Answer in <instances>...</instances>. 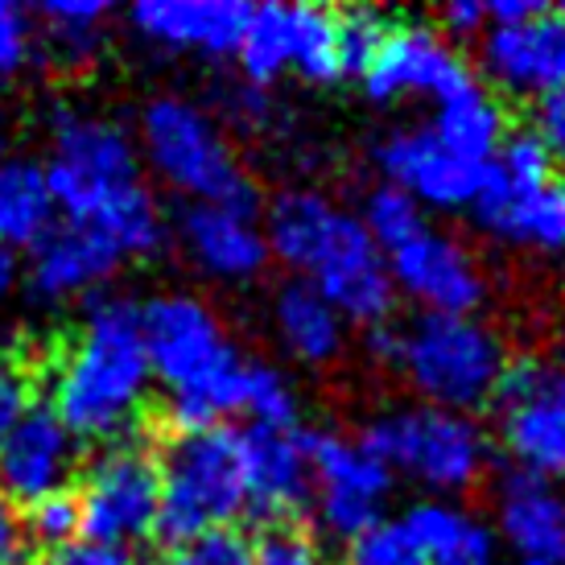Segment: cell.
I'll return each instance as SVG.
<instances>
[{"label": "cell", "mask_w": 565, "mask_h": 565, "mask_svg": "<svg viewBox=\"0 0 565 565\" xmlns=\"http://www.w3.org/2000/svg\"><path fill=\"white\" fill-rule=\"evenodd\" d=\"M46 182L66 223L92 227L120 256L161 252L170 223L141 178V153L116 120L63 108L50 120Z\"/></svg>", "instance_id": "obj_1"}, {"label": "cell", "mask_w": 565, "mask_h": 565, "mask_svg": "<svg viewBox=\"0 0 565 565\" xmlns=\"http://www.w3.org/2000/svg\"><path fill=\"white\" fill-rule=\"evenodd\" d=\"M268 256L298 273V281L343 315V322L384 327L396 310L388 256L363 232L360 215L334 206L318 190H285L273 199L265 220Z\"/></svg>", "instance_id": "obj_2"}, {"label": "cell", "mask_w": 565, "mask_h": 565, "mask_svg": "<svg viewBox=\"0 0 565 565\" xmlns=\"http://www.w3.org/2000/svg\"><path fill=\"white\" fill-rule=\"evenodd\" d=\"M153 388L141 334V306L99 298L50 372V413L79 441H120Z\"/></svg>", "instance_id": "obj_3"}, {"label": "cell", "mask_w": 565, "mask_h": 565, "mask_svg": "<svg viewBox=\"0 0 565 565\" xmlns=\"http://www.w3.org/2000/svg\"><path fill=\"white\" fill-rule=\"evenodd\" d=\"M149 372L166 388V413L178 434L223 425L244 413L248 360L227 339L220 315L194 294H161L141 306Z\"/></svg>", "instance_id": "obj_4"}, {"label": "cell", "mask_w": 565, "mask_h": 565, "mask_svg": "<svg viewBox=\"0 0 565 565\" xmlns=\"http://www.w3.org/2000/svg\"><path fill=\"white\" fill-rule=\"evenodd\" d=\"M372 351L393 360L425 405L475 413L487 405L508 372V347L479 318L422 315L405 330L376 327Z\"/></svg>", "instance_id": "obj_5"}, {"label": "cell", "mask_w": 565, "mask_h": 565, "mask_svg": "<svg viewBox=\"0 0 565 565\" xmlns=\"http://www.w3.org/2000/svg\"><path fill=\"white\" fill-rule=\"evenodd\" d=\"M137 153L161 182L190 203L256 211V186L239 166L227 132L206 108L182 95H158L141 111Z\"/></svg>", "instance_id": "obj_6"}, {"label": "cell", "mask_w": 565, "mask_h": 565, "mask_svg": "<svg viewBox=\"0 0 565 565\" xmlns=\"http://www.w3.org/2000/svg\"><path fill=\"white\" fill-rule=\"evenodd\" d=\"M161 500L158 529L166 545L182 550L211 529H227L248 508L244 503V462H239V429L211 425L173 434L158 458Z\"/></svg>", "instance_id": "obj_7"}, {"label": "cell", "mask_w": 565, "mask_h": 565, "mask_svg": "<svg viewBox=\"0 0 565 565\" xmlns=\"http://www.w3.org/2000/svg\"><path fill=\"white\" fill-rule=\"evenodd\" d=\"M363 450L434 495H462L487 475L491 441L471 413L434 405L388 408L363 425Z\"/></svg>", "instance_id": "obj_8"}, {"label": "cell", "mask_w": 565, "mask_h": 565, "mask_svg": "<svg viewBox=\"0 0 565 565\" xmlns=\"http://www.w3.org/2000/svg\"><path fill=\"white\" fill-rule=\"evenodd\" d=\"M503 455L520 475L562 479L565 475V367L550 360L508 363L495 388Z\"/></svg>", "instance_id": "obj_9"}, {"label": "cell", "mask_w": 565, "mask_h": 565, "mask_svg": "<svg viewBox=\"0 0 565 565\" xmlns=\"http://www.w3.org/2000/svg\"><path fill=\"white\" fill-rule=\"evenodd\" d=\"M75 495H79L83 536L132 550L158 529V458L132 438L108 441L92 458Z\"/></svg>", "instance_id": "obj_10"}, {"label": "cell", "mask_w": 565, "mask_h": 565, "mask_svg": "<svg viewBox=\"0 0 565 565\" xmlns=\"http://www.w3.org/2000/svg\"><path fill=\"white\" fill-rule=\"evenodd\" d=\"M236 63L252 87H265L289 71L310 83H334L343 75L334 13L322 4H256L239 38Z\"/></svg>", "instance_id": "obj_11"}, {"label": "cell", "mask_w": 565, "mask_h": 565, "mask_svg": "<svg viewBox=\"0 0 565 565\" xmlns=\"http://www.w3.org/2000/svg\"><path fill=\"white\" fill-rule=\"evenodd\" d=\"M306 455H310L315 512L322 533L351 545L355 536L384 520V503L393 495V471L372 450H363V441L315 434L306 438Z\"/></svg>", "instance_id": "obj_12"}, {"label": "cell", "mask_w": 565, "mask_h": 565, "mask_svg": "<svg viewBox=\"0 0 565 565\" xmlns=\"http://www.w3.org/2000/svg\"><path fill=\"white\" fill-rule=\"evenodd\" d=\"M363 92L376 104L450 99L471 83V66L434 25H393L376 63L363 71Z\"/></svg>", "instance_id": "obj_13"}, {"label": "cell", "mask_w": 565, "mask_h": 565, "mask_svg": "<svg viewBox=\"0 0 565 565\" xmlns=\"http://www.w3.org/2000/svg\"><path fill=\"white\" fill-rule=\"evenodd\" d=\"M376 166L388 186L405 190L422 211H441V215H455L467 206L475 211L487 178V166L450 153L425 125L388 132L376 145Z\"/></svg>", "instance_id": "obj_14"}, {"label": "cell", "mask_w": 565, "mask_h": 565, "mask_svg": "<svg viewBox=\"0 0 565 565\" xmlns=\"http://www.w3.org/2000/svg\"><path fill=\"white\" fill-rule=\"evenodd\" d=\"M388 277L396 294L413 298L425 315L471 318L487 298V277L467 244L434 227L388 252Z\"/></svg>", "instance_id": "obj_15"}, {"label": "cell", "mask_w": 565, "mask_h": 565, "mask_svg": "<svg viewBox=\"0 0 565 565\" xmlns=\"http://www.w3.org/2000/svg\"><path fill=\"white\" fill-rule=\"evenodd\" d=\"M483 75L503 95L541 99L565 83V17L557 9L520 25H487L479 38Z\"/></svg>", "instance_id": "obj_16"}, {"label": "cell", "mask_w": 565, "mask_h": 565, "mask_svg": "<svg viewBox=\"0 0 565 565\" xmlns=\"http://www.w3.org/2000/svg\"><path fill=\"white\" fill-rule=\"evenodd\" d=\"M239 462H244V512L265 524H285L315 500L310 455L298 429L248 425L239 429Z\"/></svg>", "instance_id": "obj_17"}, {"label": "cell", "mask_w": 565, "mask_h": 565, "mask_svg": "<svg viewBox=\"0 0 565 565\" xmlns=\"http://www.w3.org/2000/svg\"><path fill=\"white\" fill-rule=\"evenodd\" d=\"M252 4L244 0H137L128 9L132 33L158 50L227 58L239 50Z\"/></svg>", "instance_id": "obj_18"}, {"label": "cell", "mask_w": 565, "mask_h": 565, "mask_svg": "<svg viewBox=\"0 0 565 565\" xmlns=\"http://www.w3.org/2000/svg\"><path fill=\"white\" fill-rule=\"evenodd\" d=\"M120 252L108 239L79 227V223H54L46 236L30 248V265L21 268V285L30 289L33 301L42 306H63V301L87 298L120 268Z\"/></svg>", "instance_id": "obj_19"}, {"label": "cell", "mask_w": 565, "mask_h": 565, "mask_svg": "<svg viewBox=\"0 0 565 565\" xmlns=\"http://www.w3.org/2000/svg\"><path fill=\"white\" fill-rule=\"evenodd\" d=\"M178 244L211 281H252L268 265L265 227L256 223V211L239 206L190 203L178 220Z\"/></svg>", "instance_id": "obj_20"}, {"label": "cell", "mask_w": 565, "mask_h": 565, "mask_svg": "<svg viewBox=\"0 0 565 565\" xmlns=\"http://www.w3.org/2000/svg\"><path fill=\"white\" fill-rule=\"evenodd\" d=\"M79 441L46 405H30L13 434L0 441V500L33 503L71 483Z\"/></svg>", "instance_id": "obj_21"}, {"label": "cell", "mask_w": 565, "mask_h": 565, "mask_svg": "<svg viewBox=\"0 0 565 565\" xmlns=\"http://www.w3.org/2000/svg\"><path fill=\"white\" fill-rule=\"evenodd\" d=\"M495 541L516 562L565 565V495L550 479L508 471L495 487Z\"/></svg>", "instance_id": "obj_22"}, {"label": "cell", "mask_w": 565, "mask_h": 565, "mask_svg": "<svg viewBox=\"0 0 565 565\" xmlns=\"http://www.w3.org/2000/svg\"><path fill=\"white\" fill-rule=\"evenodd\" d=\"M273 330L281 339L289 360L306 363V367H322V363L339 360L347 343L343 315L330 306L315 285L285 281L273 298Z\"/></svg>", "instance_id": "obj_23"}, {"label": "cell", "mask_w": 565, "mask_h": 565, "mask_svg": "<svg viewBox=\"0 0 565 565\" xmlns=\"http://www.w3.org/2000/svg\"><path fill=\"white\" fill-rule=\"evenodd\" d=\"M408 536L417 541L425 565H495L500 541L483 520L450 500H422L405 516Z\"/></svg>", "instance_id": "obj_24"}, {"label": "cell", "mask_w": 565, "mask_h": 565, "mask_svg": "<svg viewBox=\"0 0 565 565\" xmlns=\"http://www.w3.org/2000/svg\"><path fill=\"white\" fill-rule=\"evenodd\" d=\"M475 215L491 236L520 248L565 252V178H553L520 199H479Z\"/></svg>", "instance_id": "obj_25"}, {"label": "cell", "mask_w": 565, "mask_h": 565, "mask_svg": "<svg viewBox=\"0 0 565 565\" xmlns=\"http://www.w3.org/2000/svg\"><path fill=\"white\" fill-rule=\"evenodd\" d=\"M425 128L462 161L487 166L503 145V137H508V116H503L500 99L471 79L462 92L441 99L434 108V120Z\"/></svg>", "instance_id": "obj_26"}, {"label": "cell", "mask_w": 565, "mask_h": 565, "mask_svg": "<svg viewBox=\"0 0 565 565\" xmlns=\"http://www.w3.org/2000/svg\"><path fill=\"white\" fill-rule=\"evenodd\" d=\"M54 215L46 166L33 158L0 161V248H33L54 227Z\"/></svg>", "instance_id": "obj_27"}, {"label": "cell", "mask_w": 565, "mask_h": 565, "mask_svg": "<svg viewBox=\"0 0 565 565\" xmlns=\"http://www.w3.org/2000/svg\"><path fill=\"white\" fill-rule=\"evenodd\" d=\"M545 182H553L550 149L536 141L533 132H508L495 158L487 161L479 199H520V194L541 190Z\"/></svg>", "instance_id": "obj_28"}, {"label": "cell", "mask_w": 565, "mask_h": 565, "mask_svg": "<svg viewBox=\"0 0 565 565\" xmlns=\"http://www.w3.org/2000/svg\"><path fill=\"white\" fill-rule=\"evenodd\" d=\"M42 25H46L50 46L63 54L66 63L92 58L99 38H104V21H108V4L99 0H50L38 9Z\"/></svg>", "instance_id": "obj_29"}, {"label": "cell", "mask_w": 565, "mask_h": 565, "mask_svg": "<svg viewBox=\"0 0 565 565\" xmlns=\"http://www.w3.org/2000/svg\"><path fill=\"white\" fill-rule=\"evenodd\" d=\"M360 223H363V232L376 239V248L384 252V256H388V252H396L401 244H408L417 232H425V227H429L422 206L413 203L405 190L388 186V182H384V186H376L367 199H363Z\"/></svg>", "instance_id": "obj_30"}, {"label": "cell", "mask_w": 565, "mask_h": 565, "mask_svg": "<svg viewBox=\"0 0 565 565\" xmlns=\"http://www.w3.org/2000/svg\"><path fill=\"white\" fill-rule=\"evenodd\" d=\"M393 30L388 13L380 9H347V13H334V42H339V71L343 75H355L363 79V71L376 63L384 38Z\"/></svg>", "instance_id": "obj_31"}, {"label": "cell", "mask_w": 565, "mask_h": 565, "mask_svg": "<svg viewBox=\"0 0 565 565\" xmlns=\"http://www.w3.org/2000/svg\"><path fill=\"white\" fill-rule=\"evenodd\" d=\"M244 413L252 417V425L294 429V422H298V393H294V384H289L277 367H268V363H248Z\"/></svg>", "instance_id": "obj_32"}, {"label": "cell", "mask_w": 565, "mask_h": 565, "mask_svg": "<svg viewBox=\"0 0 565 565\" xmlns=\"http://www.w3.org/2000/svg\"><path fill=\"white\" fill-rule=\"evenodd\" d=\"M25 536H33L38 545L46 550H58L66 541L83 536V516H79V495L63 487L54 495H42V500L25 503V520H21Z\"/></svg>", "instance_id": "obj_33"}, {"label": "cell", "mask_w": 565, "mask_h": 565, "mask_svg": "<svg viewBox=\"0 0 565 565\" xmlns=\"http://www.w3.org/2000/svg\"><path fill=\"white\" fill-rule=\"evenodd\" d=\"M347 565H425L417 541L408 536L405 520H380L347 545Z\"/></svg>", "instance_id": "obj_34"}, {"label": "cell", "mask_w": 565, "mask_h": 565, "mask_svg": "<svg viewBox=\"0 0 565 565\" xmlns=\"http://www.w3.org/2000/svg\"><path fill=\"white\" fill-rule=\"evenodd\" d=\"M248 565H330L315 533L298 524H268L265 533L252 541Z\"/></svg>", "instance_id": "obj_35"}, {"label": "cell", "mask_w": 565, "mask_h": 565, "mask_svg": "<svg viewBox=\"0 0 565 565\" xmlns=\"http://www.w3.org/2000/svg\"><path fill=\"white\" fill-rule=\"evenodd\" d=\"M252 562V541L239 533L236 524L227 529H211L199 541H190L173 553L170 565H248Z\"/></svg>", "instance_id": "obj_36"}, {"label": "cell", "mask_w": 565, "mask_h": 565, "mask_svg": "<svg viewBox=\"0 0 565 565\" xmlns=\"http://www.w3.org/2000/svg\"><path fill=\"white\" fill-rule=\"evenodd\" d=\"M33 58V21L30 13L13 4V0H0V79H13L21 75Z\"/></svg>", "instance_id": "obj_37"}, {"label": "cell", "mask_w": 565, "mask_h": 565, "mask_svg": "<svg viewBox=\"0 0 565 565\" xmlns=\"http://www.w3.org/2000/svg\"><path fill=\"white\" fill-rule=\"evenodd\" d=\"M38 565H137V553L125 545H104L92 536H75L58 550H46Z\"/></svg>", "instance_id": "obj_38"}, {"label": "cell", "mask_w": 565, "mask_h": 565, "mask_svg": "<svg viewBox=\"0 0 565 565\" xmlns=\"http://www.w3.org/2000/svg\"><path fill=\"white\" fill-rule=\"evenodd\" d=\"M529 132L550 149L553 166H565V83L557 87V92L536 99L533 128H529Z\"/></svg>", "instance_id": "obj_39"}, {"label": "cell", "mask_w": 565, "mask_h": 565, "mask_svg": "<svg viewBox=\"0 0 565 565\" xmlns=\"http://www.w3.org/2000/svg\"><path fill=\"white\" fill-rule=\"evenodd\" d=\"M30 408V380L13 360L0 355V441L13 434V425L25 417Z\"/></svg>", "instance_id": "obj_40"}, {"label": "cell", "mask_w": 565, "mask_h": 565, "mask_svg": "<svg viewBox=\"0 0 565 565\" xmlns=\"http://www.w3.org/2000/svg\"><path fill=\"white\" fill-rule=\"evenodd\" d=\"M441 38L455 46V42H471L487 33V4L479 0H455L441 9Z\"/></svg>", "instance_id": "obj_41"}, {"label": "cell", "mask_w": 565, "mask_h": 565, "mask_svg": "<svg viewBox=\"0 0 565 565\" xmlns=\"http://www.w3.org/2000/svg\"><path fill=\"white\" fill-rule=\"evenodd\" d=\"M25 557V529L21 516L13 512V503L0 500V565H21Z\"/></svg>", "instance_id": "obj_42"}, {"label": "cell", "mask_w": 565, "mask_h": 565, "mask_svg": "<svg viewBox=\"0 0 565 565\" xmlns=\"http://www.w3.org/2000/svg\"><path fill=\"white\" fill-rule=\"evenodd\" d=\"M536 13H545L541 0H491L487 25H520V21H533Z\"/></svg>", "instance_id": "obj_43"}, {"label": "cell", "mask_w": 565, "mask_h": 565, "mask_svg": "<svg viewBox=\"0 0 565 565\" xmlns=\"http://www.w3.org/2000/svg\"><path fill=\"white\" fill-rule=\"evenodd\" d=\"M21 260H17V252H9V248H0V306L13 298L17 289H21Z\"/></svg>", "instance_id": "obj_44"}, {"label": "cell", "mask_w": 565, "mask_h": 565, "mask_svg": "<svg viewBox=\"0 0 565 565\" xmlns=\"http://www.w3.org/2000/svg\"><path fill=\"white\" fill-rule=\"evenodd\" d=\"M9 158V132H4V125H0V161Z\"/></svg>", "instance_id": "obj_45"}, {"label": "cell", "mask_w": 565, "mask_h": 565, "mask_svg": "<svg viewBox=\"0 0 565 565\" xmlns=\"http://www.w3.org/2000/svg\"><path fill=\"white\" fill-rule=\"evenodd\" d=\"M512 565H541V562H512Z\"/></svg>", "instance_id": "obj_46"}, {"label": "cell", "mask_w": 565, "mask_h": 565, "mask_svg": "<svg viewBox=\"0 0 565 565\" xmlns=\"http://www.w3.org/2000/svg\"><path fill=\"white\" fill-rule=\"evenodd\" d=\"M562 355H565V339H562ZM562 367H565V363H562Z\"/></svg>", "instance_id": "obj_47"}]
</instances>
